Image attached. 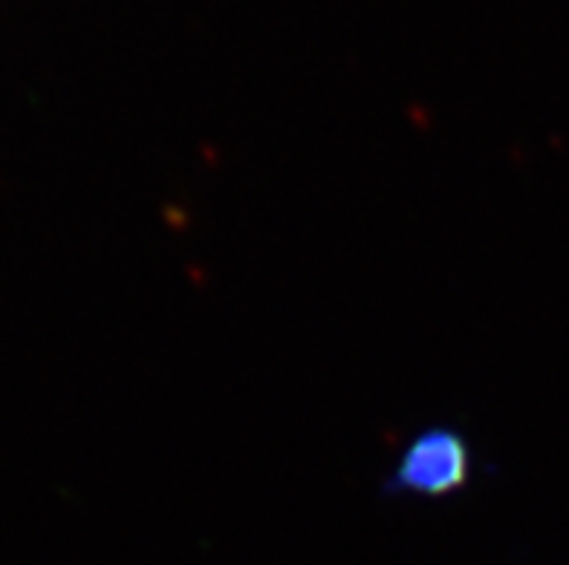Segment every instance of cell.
Segmentation results:
<instances>
[{
	"instance_id": "1",
	"label": "cell",
	"mask_w": 569,
	"mask_h": 565,
	"mask_svg": "<svg viewBox=\"0 0 569 565\" xmlns=\"http://www.w3.org/2000/svg\"><path fill=\"white\" fill-rule=\"evenodd\" d=\"M475 458L457 427L433 424L408 442L385 482V494L440 500L469 485Z\"/></svg>"
}]
</instances>
